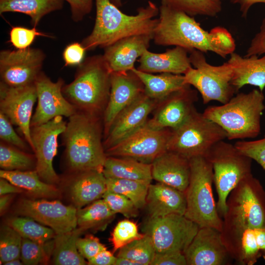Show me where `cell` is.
Here are the masks:
<instances>
[{"instance_id":"6da1fadb","label":"cell","mask_w":265,"mask_h":265,"mask_svg":"<svg viewBox=\"0 0 265 265\" xmlns=\"http://www.w3.org/2000/svg\"><path fill=\"white\" fill-rule=\"evenodd\" d=\"M159 17L153 40L159 46H175L204 53L211 52L225 58L235 52L236 44L231 33L225 27L216 26L205 30L193 17L161 4Z\"/></svg>"},{"instance_id":"7a4b0ae2","label":"cell","mask_w":265,"mask_h":265,"mask_svg":"<svg viewBox=\"0 0 265 265\" xmlns=\"http://www.w3.org/2000/svg\"><path fill=\"white\" fill-rule=\"evenodd\" d=\"M103 117L77 110L61 134L67 174L103 171L107 157L102 140Z\"/></svg>"},{"instance_id":"3957f363","label":"cell","mask_w":265,"mask_h":265,"mask_svg":"<svg viewBox=\"0 0 265 265\" xmlns=\"http://www.w3.org/2000/svg\"><path fill=\"white\" fill-rule=\"evenodd\" d=\"M95 4L94 27L81 42L86 51L97 47L105 48L133 35H153L158 22V19L154 17L159 13V8L151 1L146 7L138 8L135 15L123 13L109 0H95Z\"/></svg>"},{"instance_id":"277c9868","label":"cell","mask_w":265,"mask_h":265,"mask_svg":"<svg viewBox=\"0 0 265 265\" xmlns=\"http://www.w3.org/2000/svg\"><path fill=\"white\" fill-rule=\"evenodd\" d=\"M111 72L103 55L86 57L79 65L74 80L64 85L62 93L77 110L103 117L109 97Z\"/></svg>"},{"instance_id":"5b68a950","label":"cell","mask_w":265,"mask_h":265,"mask_svg":"<svg viewBox=\"0 0 265 265\" xmlns=\"http://www.w3.org/2000/svg\"><path fill=\"white\" fill-rule=\"evenodd\" d=\"M264 101L263 92L254 89L238 93L222 105L210 106L203 114L219 125L229 140L253 138L260 133Z\"/></svg>"},{"instance_id":"8992f818","label":"cell","mask_w":265,"mask_h":265,"mask_svg":"<svg viewBox=\"0 0 265 265\" xmlns=\"http://www.w3.org/2000/svg\"><path fill=\"white\" fill-rule=\"evenodd\" d=\"M189 160L190 176L185 192L186 207L184 215L199 227H212L221 232L223 220L218 212L213 194L212 165L204 156Z\"/></svg>"},{"instance_id":"52a82bcc","label":"cell","mask_w":265,"mask_h":265,"mask_svg":"<svg viewBox=\"0 0 265 265\" xmlns=\"http://www.w3.org/2000/svg\"><path fill=\"white\" fill-rule=\"evenodd\" d=\"M205 157L212 165L218 197L217 209L220 216L223 217L229 194L242 179L252 174V159L234 144L223 140L213 145Z\"/></svg>"},{"instance_id":"ba28073f","label":"cell","mask_w":265,"mask_h":265,"mask_svg":"<svg viewBox=\"0 0 265 265\" xmlns=\"http://www.w3.org/2000/svg\"><path fill=\"white\" fill-rule=\"evenodd\" d=\"M192 67L184 75L186 84L201 94L204 104L212 101L228 102L237 91L232 84L233 68L228 61L214 66L209 63L204 53L196 50L188 52Z\"/></svg>"},{"instance_id":"9c48e42d","label":"cell","mask_w":265,"mask_h":265,"mask_svg":"<svg viewBox=\"0 0 265 265\" xmlns=\"http://www.w3.org/2000/svg\"><path fill=\"white\" fill-rule=\"evenodd\" d=\"M226 137L219 125L195 108L182 125L172 130L167 150L189 159L205 157L213 145Z\"/></svg>"},{"instance_id":"30bf717a","label":"cell","mask_w":265,"mask_h":265,"mask_svg":"<svg viewBox=\"0 0 265 265\" xmlns=\"http://www.w3.org/2000/svg\"><path fill=\"white\" fill-rule=\"evenodd\" d=\"M223 220L253 228H265V190L252 174L229 194Z\"/></svg>"},{"instance_id":"8fae6325","label":"cell","mask_w":265,"mask_h":265,"mask_svg":"<svg viewBox=\"0 0 265 265\" xmlns=\"http://www.w3.org/2000/svg\"><path fill=\"white\" fill-rule=\"evenodd\" d=\"M199 226L184 215L172 214L149 217L143 226L151 238L156 252H185L196 234Z\"/></svg>"},{"instance_id":"7c38bea8","label":"cell","mask_w":265,"mask_h":265,"mask_svg":"<svg viewBox=\"0 0 265 265\" xmlns=\"http://www.w3.org/2000/svg\"><path fill=\"white\" fill-rule=\"evenodd\" d=\"M77 209L58 200L21 198L14 205L15 215L30 217L54 230L56 234L71 231L77 227Z\"/></svg>"},{"instance_id":"4fadbf2b","label":"cell","mask_w":265,"mask_h":265,"mask_svg":"<svg viewBox=\"0 0 265 265\" xmlns=\"http://www.w3.org/2000/svg\"><path fill=\"white\" fill-rule=\"evenodd\" d=\"M67 122L63 116H56L41 125L30 127L32 151L36 159L35 170L41 179L56 185L61 182L53 167L57 153L58 137L65 130Z\"/></svg>"},{"instance_id":"5bb4252c","label":"cell","mask_w":265,"mask_h":265,"mask_svg":"<svg viewBox=\"0 0 265 265\" xmlns=\"http://www.w3.org/2000/svg\"><path fill=\"white\" fill-rule=\"evenodd\" d=\"M172 130L152 129L146 125L117 144L105 150L106 156L132 158L151 163L167 150Z\"/></svg>"},{"instance_id":"9a60e30c","label":"cell","mask_w":265,"mask_h":265,"mask_svg":"<svg viewBox=\"0 0 265 265\" xmlns=\"http://www.w3.org/2000/svg\"><path fill=\"white\" fill-rule=\"evenodd\" d=\"M45 57L43 51L37 48L1 51L0 82L10 87L34 84Z\"/></svg>"},{"instance_id":"2e32d148","label":"cell","mask_w":265,"mask_h":265,"mask_svg":"<svg viewBox=\"0 0 265 265\" xmlns=\"http://www.w3.org/2000/svg\"><path fill=\"white\" fill-rule=\"evenodd\" d=\"M36 100L35 83L20 87H10L0 82V111L8 118L12 124L19 127L32 150L30 122Z\"/></svg>"},{"instance_id":"e0dca14e","label":"cell","mask_w":265,"mask_h":265,"mask_svg":"<svg viewBox=\"0 0 265 265\" xmlns=\"http://www.w3.org/2000/svg\"><path fill=\"white\" fill-rule=\"evenodd\" d=\"M35 84L37 106L32 116L30 127L45 123L56 116L69 118L77 111L62 93L64 85L62 79L53 82L42 71Z\"/></svg>"},{"instance_id":"ac0fdd59","label":"cell","mask_w":265,"mask_h":265,"mask_svg":"<svg viewBox=\"0 0 265 265\" xmlns=\"http://www.w3.org/2000/svg\"><path fill=\"white\" fill-rule=\"evenodd\" d=\"M190 86L187 84L158 102L146 125L156 130H175L182 125L195 109L198 99L197 91Z\"/></svg>"},{"instance_id":"d6986e66","label":"cell","mask_w":265,"mask_h":265,"mask_svg":"<svg viewBox=\"0 0 265 265\" xmlns=\"http://www.w3.org/2000/svg\"><path fill=\"white\" fill-rule=\"evenodd\" d=\"M259 229L223 219L221 238L233 260L241 265H253L262 257Z\"/></svg>"},{"instance_id":"ffe728a7","label":"cell","mask_w":265,"mask_h":265,"mask_svg":"<svg viewBox=\"0 0 265 265\" xmlns=\"http://www.w3.org/2000/svg\"><path fill=\"white\" fill-rule=\"evenodd\" d=\"M184 253L187 265H228L233 260L221 232L209 227H199Z\"/></svg>"},{"instance_id":"44dd1931","label":"cell","mask_w":265,"mask_h":265,"mask_svg":"<svg viewBox=\"0 0 265 265\" xmlns=\"http://www.w3.org/2000/svg\"><path fill=\"white\" fill-rule=\"evenodd\" d=\"M157 103L158 102L148 97L144 92L123 110L116 117L104 136L103 144L105 150L143 127Z\"/></svg>"},{"instance_id":"7402d4cb","label":"cell","mask_w":265,"mask_h":265,"mask_svg":"<svg viewBox=\"0 0 265 265\" xmlns=\"http://www.w3.org/2000/svg\"><path fill=\"white\" fill-rule=\"evenodd\" d=\"M144 92L142 81L132 70L111 72L109 97L103 117L104 136L118 115Z\"/></svg>"},{"instance_id":"603a6c76","label":"cell","mask_w":265,"mask_h":265,"mask_svg":"<svg viewBox=\"0 0 265 265\" xmlns=\"http://www.w3.org/2000/svg\"><path fill=\"white\" fill-rule=\"evenodd\" d=\"M67 175L64 180V187L77 209L101 199L106 191V177L102 172L91 170Z\"/></svg>"},{"instance_id":"cb8c5ba5","label":"cell","mask_w":265,"mask_h":265,"mask_svg":"<svg viewBox=\"0 0 265 265\" xmlns=\"http://www.w3.org/2000/svg\"><path fill=\"white\" fill-rule=\"evenodd\" d=\"M152 34L133 35L104 48L103 57L111 72H124L134 68V63L149 47Z\"/></svg>"},{"instance_id":"d4e9b609","label":"cell","mask_w":265,"mask_h":265,"mask_svg":"<svg viewBox=\"0 0 265 265\" xmlns=\"http://www.w3.org/2000/svg\"><path fill=\"white\" fill-rule=\"evenodd\" d=\"M153 179L185 192L190 176V160L173 151L167 150L151 163Z\"/></svg>"},{"instance_id":"484cf974","label":"cell","mask_w":265,"mask_h":265,"mask_svg":"<svg viewBox=\"0 0 265 265\" xmlns=\"http://www.w3.org/2000/svg\"><path fill=\"white\" fill-rule=\"evenodd\" d=\"M137 69L146 73H168L184 75L192 66L188 52L175 46L162 53H155L146 50L138 59Z\"/></svg>"},{"instance_id":"4316f807","label":"cell","mask_w":265,"mask_h":265,"mask_svg":"<svg viewBox=\"0 0 265 265\" xmlns=\"http://www.w3.org/2000/svg\"><path fill=\"white\" fill-rule=\"evenodd\" d=\"M149 217H162L172 214L185 215L186 202L185 193L158 182L149 185L146 205Z\"/></svg>"},{"instance_id":"83f0119b","label":"cell","mask_w":265,"mask_h":265,"mask_svg":"<svg viewBox=\"0 0 265 265\" xmlns=\"http://www.w3.org/2000/svg\"><path fill=\"white\" fill-rule=\"evenodd\" d=\"M231 64L233 75L232 84L238 92L245 85L257 86L263 92L265 87V54L242 56L233 52L227 61Z\"/></svg>"},{"instance_id":"f1b7e54d","label":"cell","mask_w":265,"mask_h":265,"mask_svg":"<svg viewBox=\"0 0 265 265\" xmlns=\"http://www.w3.org/2000/svg\"><path fill=\"white\" fill-rule=\"evenodd\" d=\"M0 178L23 189L29 194L37 198H57L61 194L56 185L42 181L36 170H0Z\"/></svg>"},{"instance_id":"f546056e","label":"cell","mask_w":265,"mask_h":265,"mask_svg":"<svg viewBox=\"0 0 265 265\" xmlns=\"http://www.w3.org/2000/svg\"><path fill=\"white\" fill-rule=\"evenodd\" d=\"M142 81L144 93L149 98L159 102L173 92L185 87L184 75L162 73L154 75L137 70H132Z\"/></svg>"},{"instance_id":"4dcf8cb0","label":"cell","mask_w":265,"mask_h":265,"mask_svg":"<svg viewBox=\"0 0 265 265\" xmlns=\"http://www.w3.org/2000/svg\"><path fill=\"white\" fill-rule=\"evenodd\" d=\"M103 173L106 178L150 182L153 180L151 163H144L129 158L107 156Z\"/></svg>"},{"instance_id":"1f68e13d","label":"cell","mask_w":265,"mask_h":265,"mask_svg":"<svg viewBox=\"0 0 265 265\" xmlns=\"http://www.w3.org/2000/svg\"><path fill=\"white\" fill-rule=\"evenodd\" d=\"M63 0H0V13L13 12L26 14L36 27L42 18L53 11L60 10Z\"/></svg>"},{"instance_id":"d6a6232c","label":"cell","mask_w":265,"mask_h":265,"mask_svg":"<svg viewBox=\"0 0 265 265\" xmlns=\"http://www.w3.org/2000/svg\"><path fill=\"white\" fill-rule=\"evenodd\" d=\"M86 231L77 226L73 230L56 234L54 238L53 263L57 265H85L88 264L80 254L77 240Z\"/></svg>"},{"instance_id":"836d02e7","label":"cell","mask_w":265,"mask_h":265,"mask_svg":"<svg viewBox=\"0 0 265 265\" xmlns=\"http://www.w3.org/2000/svg\"><path fill=\"white\" fill-rule=\"evenodd\" d=\"M114 213L102 199L97 200L77 211V226L86 231L104 230L115 217Z\"/></svg>"},{"instance_id":"e575fe53","label":"cell","mask_w":265,"mask_h":265,"mask_svg":"<svg viewBox=\"0 0 265 265\" xmlns=\"http://www.w3.org/2000/svg\"><path fill=\"white\" fill-rule=\"evenodd\" d=\"M5 223L18 232L23 238L40 243L53 239L56 235L52 229L28 216L14 215L8 217Z\"/></svg>"},{"instance_id":"d590c367","label":"cell","mask_w":265,"mask_h":265,"mask_svg":"<svg viewBox=\"0 0 265 265\" xmlns=\"http://www.w3.org/2000/svg\"><path fill=\"white\" fill-rule=\"evenodd\" d=\"M106 190L122 194L131 200L138 209L145 207L150 182L106 178Z\"/></svg>"},{"instance_id":"8d00e7d4","label":"cell","mask_w":265,"mask_h":265,"mask_svg":"<svg viewBox=\"0 0 265 265\" xmlns=\"http://www.w3.org/2000/svg\"><path fill=\"white\" fill-rule=\"evenodd\" d=\"M35 154L23 151L2 141L0 143V167L1 169L13 170H35Z\"/></svg>"},{"instance_id":"74e56055","label":"cell","mask_w":265,"mask_h":265,"mask_svg":"<svg viewBox=\"0 0 265 265\" xmlns=\"http://www.w3.org/2000/svg\"><path fill=\"white\" fill-rule=\"evenodd\" d=\"M161 4L194 16H216L222 10L221 0H160Z\"/></svg>"},{"instance_id":"f35d334b","label":"cell","mask_w":265,"mask_h":265,"mask_svg":"<svg viewBox=\"0 0 265 265\" xmlns=\"http://www.w3.org/2000/svg\"><path fill=\"white\" fill-rule=\"evenodd\" d=\"M156 252L151 238L144 234L142 238L120 248L117 257L129 259L139 265H151Z\"/></svg>"},{"instance_id":"ab89813d","label":"cell","mask_w":265,"mask_h":265,"mask_svg":"<svg viewBox=\"0 0 265 265\" xmlns=\"http://www.w3.org/2000/svg\"><path fill=\"white\" fill-rule=\"evenodd\" d=\"M54 239L44 243H40L23 238L21 260L24 265L46 264L53 255Z\"/></svg>"},{"instance_id":"60d3db41","label":"cell","mask_w":265,"mask_h":265,"mask_svg":"<svg viewBox=\"0 0 265 265\" xmlns=\"http://www.w3.org/2000/svg\"><path fill=\"white\" fill-rule=\"evenodd\" d=\"M23 238L15 229L5 224L0 228V260L4 264L20 258Z\"/></svg>"},{"instance_id":"b9f144b4","label":"cell","mask_w":265,"mask_h":265,"mask_svg":"<svg viewBox=\"0 0 265 265\" xmlns=\"http://www.w3.org/2000/svg\"><path fill=\"white\" fill-rule=\"evenodd\" d=\"M144 234L139 233L137 224L131 220L119 221L114 227L111 238L113 251L120 249L132 241L142 238Z\"/></svg>"},{"instance_id":"7bdbcfd3","label":"cell","mask_w":265,"mask_h":265,"mask_svg":"<svg viewBox=\"0 0 265 265\" xmlns=\"http://www.w3.org/2000/svg\"><path fill=\"white\" fill-rule=\"evenodd\" d=\"M102 198L115 214L121 213L127 218L136 217L138 215V209L122 194L106 190Z\"/></svg>"},{"instance_id":"ee69618b","label":"cell","mask_w":265,"mask_h":265,"mask_svg":"<svg viewBox=\"0 0 265 265\" xmlns=\"http://www.w3.org/2000/svg\"><path fill=\"white\" fill-rule=\"evenodd\" d=\"M234 145L242 153L255 160L265 171V133L261 139L251 141L240 140Z\"/></svg>"},{"instance_id":"f6af8a7d","label":"cell","mask_w":265,"mask_h":265,"mask_svg":"<svg viewBox=\"0 0 265 265\" xmlns=\"http://www.w3.org/2000/svg\"><path fill=\"white\" fill-rule=\"evenodd\" d=\"M38 36H48L38 31L34 27L28 28L14 26L9 32V41L17 50H24L29 48L35 38Z\"/></svg>"},{"instance_id":"bcb514c9","label":"cell","mask_w":265,"mask_h":265,"mask_svg":"<svg viewBox=\"0 0 265 265\" xmlns=\"http://www.w3.org/2000/svg\"><path fill=\"white\" fill-rule=\"evenodd\" d=\"M8 118L0 111V138L5 142L23 151L29 152L32 150L26 141L19 136L12 127Z\"/></svg>"},{"instance_id":"7dc6e473","label":"cell","mask_w":265,"mask_h":265,"mask_svg":"<svg viewBox=\"0 0 265 265\" xmlns=\"http://www.w3.org/2000/svg\"><path fill=\"white\" fill-rule=\"evenodd\" d=\"M76 244L80 254L87 260L106 249L98 238L92 235H87L83 238L79 237Z\"/></svg>"},{"instance_id":"c3c4849f","label":"cell","mask_w":265,"mask_h":265,"mask_svg":"<svg viewBox=\"0 0 265 265\" xmlns=\"http://www.w3.org/2000/svg\"><path fill=\"white\" fill-rule=\"evenodd\" d=\"M86 49L78 42L69 44L63 52V58L65 66L80 65L84 60Z\"/></svg>"},{"instance_id":"681fc988","label":"cell","mask_w":265,"mask_h":265,"mask_svg":"<svg viewBox=\"0 0 265 265\" xmlns=\"http://www.w3.org/2000/svg\"><path fill=\"white\" fill-rule=\"evenodd\" d=\"M184 252L173 251L156 252L151 265H186Z\"/></svg>"},{"instance_id":"f907efd6","label":"cell","mask_w":265,"mask_h":265,"mask_svg":"<svg viewBox=\"0 0 265 265\" xmlns=\"http://www.w3.org/2000/svg\"><path fill=\"white\" fill-rule=\"evenodd\" d=\"M265 54V16L260 25L259 31L251 39L245 56Z\"/></svg>"},{"instance_id":"816d5d0a","label":"cell","mask_w":265,"mask_h":265,"mask_svg":"<svg viewBox=\"0 0 265 265\" xmlns=\"http://www.w3.org/2000/svg\"><path fill=\"white\" fill-rule=\"evenodd\" d=\"M65 0L70 5L72 19L77 22L82 20L92 8L93 0Z\"/></svg>"},{"instance_id":"f5cc1de1","label":"cell","mask_w":265,"mask_h":265,"mask_svg":"<svg viewBox=\"0 0 265 265\" xmlns=\"http://www.w3.org/2000/svg\"><path fill=\"white\" fill-rule=\"evenodd\" d=\"M116 259L117 257L106 249L88 260L87 263L90 265H115Z\"/></svg>"},{"instance_id":"db71d44e","label":"cell","mask_w":265,"mask_h":265,"mask_svg":"<svg viewBox=\"0 0 265 265\" xmlns=\"http://www.w3.org/2000/svg\"><path fill=\"white\" fill-rule=\"evenodd\" d=\"M230 2L239 6L241 16L245 18L249 9L254 4L258 3H265V0H230Z\"/></svg>"},{"instance_id":"11a10c76","label":"cell","mask_w":265,"mask_h":265,"mask_svg":"<svg viewBox=\"0 0 265 265\" xmlns=\"http://www.w3.org/2000/svg\"><path fill=\"white\" fill-rule=\"evenodd\" d=\"M25 191L12 184L7 180L0 178V195L23 192Z\"/></svg>"},{"instance_id":"9f6ffc18","label":"cell","mask_w":265,"mask_h":265,"mask_svg":"<svg viewBox=\"0 0 265 265\" xmlns=\"http://www.w3.org/2000/svg\"><path fill=\"white\" fill-rule=\"evenodd\" d=\"M14 196V193L0 195V215L4 213L9 207Z\"/></svg>"},{"instance_id":"6f0895ef","label":"cell","mask_w":265,"mask_h":265,"mask_svg":"<svg viewBox=\"0 0 265 265\" xmlns=\"http://www.w3.org/2000/svg\"><path fill=\"white\" fill-rule=\"evenodd\" d=\"M115 265H139L138 263L129 259L117 257Z\"/></svg>"},{"instance_id":"680465c9","label":"cell","mask_w":265,"mask_h":265,"mask_svg":"<svg viewBox=\"0 0 265 265\" xmlns=\"http://www.w3.org/2000/svg\"><path fill=\"white\" fill-rule=\"evenodd\" d=\"M20 258L15 259L6 262L3 265H24L22 261L20 260Z\"/></svg>"},{"instance_id":"91938a15","label":"cell","mask_w":265,"mask_h":265,"mask_svg":"<svg viewBox=\"0 0 265 265\" xmlns=\"http://www.w3.org/2000/svg\"><path fill=\"white\" fill-rule=\"evenodd\" d=\"M112 3L115 5L117 7H119L122 5V0H109Z\"/></svg>"},{"instance_id":"94428289","label":"cell","mask_w":265,"mask_h":265,"mask_svg":"<svg viewBox=\"0 0 265 265\" xmlns=\"http://www.w3.org/2000/svg\"></svg>"}]
</instances>
